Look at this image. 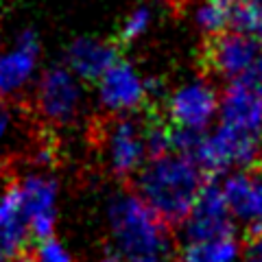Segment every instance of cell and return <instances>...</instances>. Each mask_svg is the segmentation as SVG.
<instances>
[{
    "label": "cell",
    "instance_id": "obj_21",
    "mask_svg": "<svg viewBox=\"0 0 262 262\" xmlns=\"http://www.w3.org/2000/svg\"><path fill=\"white\" fill-rule=\"evenodd\" d=\"M151 20H153V11L149 9V7H144V5L136 7L120 27V42L129 44V42H136L138 37H142L144 33L149 31Z\"/></svg>",
    "mask_w": 262,
    "mask_h": 262
},
{
    "label": "cell",
    "instance_id": "obj_19",
    "mask_svg": "<svg viewBox=\"0 0 262 262\" xmlns=\"http://www.w3.org/2000/svg\"><path fill=\"white\" fill-rule=\"evenodd\" d=\"M232 31L262 42V0H247L232 11Z\"/></svg>",
    "mask_w": 262,
    "mask_h": 262
},
{
    "label": "cell",
    "instance_id": "obj_17",
    "mask_svg": "<svg viewBox=\"0 0 262 262\" xmlns=\"http://www.w3.org/2000/svg\"><path fill=\"white\" fill-rule=\"evenodd\" d=\"M190 15L196 29L210 37H216L221 33H225L227 27H232V11L216 3H210V0H199L192 7Z\"/></svg>",
    "mask_w": 262,
    "mask_h": 262
},
{
    "label": "cell",
    "instance_id": "obj_20",
    "mask_svg": "<svg viewBox=\"0 0 262 262\" xmlns=\"http://www.w3.org/2000/svg\"><path fill=\"white\" fill-rule=\"evenodd\" d=\"M146 149H149V160L173 153V127L162 120L146 122Z\"/></svg>",
    "mask_w": 262,
    "mask_h": 262
},
{
    "label": "cell",
    "instance_id": "obj_16",
    "mask_svg": "<svg viewBox=\"0 0 262 262\" xmlns=\"http://www.w3.org/2000/svg\"><path fill=\"white\" fill-rule=\"evenodd\" d=\"M243 253L245 251L236 236H225V238L184 243L179 262H238Z\"/></svg>",
    "mask_w": 262,
    "mask_h": 262
},
{
    "label": "cell",
    "instance_id": "obj_8",
    "mask_svg": "<svg viewBox=\"0 0 262 262\" xmlns=\"http://www.w3.org/2000/svg\"><path fill=\"white\" fill-rule=\"evenodd\" d=\"M234 223L236 221L232 216V212H229L225 192H223V184L214 182V179H208V184L203 186L190 216L182 223L184 243L236 236Z\"/></svg>",
    "mask_w": 262,
    "mask_h": 262
},
{
    "label": "cell",
    "instance_id": "obj_15",
    "mask_svg": "<svg viewBox=\"0 0 262 262\" xmlns=\"http://www.w3.org/2000/svg\"><path fill=\"white\" fill-rule=\"evenodd\" d=\"M29 238L33 236L22 206L20 186L11 184L0 190V249L18 256L29 245Z\"/></svg>",
    "mask_w": 262,
    "mask_h": 262
},
{
    "label": "cell",
    "instance_id": "obj_1",
    "mask_svg": "<svg viewBox=\"0 0 262 262\" xmlns=\"http://www.w3.org/2000/svg\"><path fill=\"white\" fill-rule=\"evenodd\" d=\"M208 184L206 173L194 160L168 153L149 160L138 173V196L166 223H179L190 216L196 199Z\"/></svg>",
    "mask_w": 262,
    "mask_h": 262
},
{
    "label": "cell",
    "instance_id": "obj_10",
    "mask_svg": "<svg viewBox=\"0 0 262 262\" xmlns=\"http://www.w3.org/2000/svg\"><path fill=\"white\" fill-rule=\"evenodd\" d=\"M219 120L223 127L262 140V81L245 79L227 83L221 94Z\"/></svg>",
    "mask_w": 262,
    "mask_h": 262
},
{
    "label": "cell",
    "instance_id": "obj_25",
    "mask_svg": "<svg viewBox=\"0 0 262 262\" xmlns=\"http://www.w3.org/2000/svg\"><path fill=\"white\" fill-rule=\"evenodd\" d=\"M96 262H122V258L118 256V253H105V256L98 258Z\"/></svg>",
    "mask_w": 262,
    "mask_h": 262
},
{
    "label": "cell",
    "instance_id": "obj_14",
    "mask_svg": "<svg viewBox=\"0 0 262 262\" xmlns=\"http://www.w3.org/2000/svg\"><path fill=\"white\" fill-rule=\"evenodd\" d=\"M118 59L114 44L96 37H81L68 48L66 66L81 81H98Z\"/></svg>",
    "mask_w": 262,
    "mask_h": 262
},
{
    "label": "cell",
    "instance_id": "obj_4",
    "mask_svg": "<svg viewBox=\"0 0 262 262\" xmlns=\"http://www.w3.org/2000/svg\"><path fill=\"white\" fill-rule=\"evenodd\" d=\"M206 66L227 83L245 79L262 81V42L236 31L212 37L206 46Z\"/></svg>",
    "mask_w": 262,
    "mask_h": 262
},
{
    "label": "cell",
    "instance_id": "obj_24",
    "mask_svg": "<svg viewBox=\"0 0 262 262\" xmlns=\"http://www.w3.org/2000/svg\"><path fill=\"white\" fill-rule=\"evenodd\" d=\"M210 3H216V5H221V7H225V9H229V11H234L236 7H241V5H245L247 0H210Z\"/></svg>",
    "mask_w": 262,
    "mask_h": 262
},
{
    "label": "cell",
    "instance_id": "obj_13",
    "mask_svg": "<svg viewBox=\"0 0 262 262\" xmlns=\"http://www.w3.org/2000/svg\"><path fill=\"white\" fill-rule=\"evenodd\" d=\"M39 44L31 31H24L15 42L0 51V98L22 92L37 75Z\"/></svg>",
    "mask_w": 262,
    "mask_h": 262
},
{
    "label": "cell",
    "instance_id": "obj_22",
    "mask_svg": "<svg viewBox=\"0 0 262 262\" xmlns=\"http://www.w3.org/2000/svg\"><path fill=\"white\" fill-rule=\"evenodd\" d=\"M31 262H75V260H72L70 251L57 238H46L35 243Z\"/></svg>",
    "mask_w": 262,
    "mask_h": 262
},
{
    "label": "cell",
    "instance_id": "obj_12",
    "mask_svg": "<svg viewBox=\"0 0 262 262\" xmlns=\"http://www.w3.org/2000/svg\"><path fill=\"white\" fill-rule=\"evenodd\" d=\"M223 192L236 223H243L251 236L262 234V173H229L223 179Z\"/></svg>",
    "mask_w": 262,
    "mask_h": 262
},
{
    "label": "cell",
    "instance_id": "obj_18",
    "mask_svg": "<svg viewBox=\"0 0 262 262\" xmlns=\"http://www.w3.org/2000/svg\"><path fill=\"white\" fill-rule=\"evenodd\" d=\"M22 140V120L18 110L9 103V98H0V155H7L18 149Z\"/></svg>",
    "mask_w": 262,
    "mask_h": 262
},
{
    "label": "cell",
    "instance_id": "obj_7",
    "mask_svg": "<svg viewBox=\"0 0 262 262\" xmlns=\"http://www.w3.org/2000/svg\"><path fill=\"white\" fill-rule=\"evenodd\" d=\"M103 155L114 175L129 177L140 173L149 162L146 125L131 116H116L103 131Z\"/></svg>",
    "mask_w": 262,
    "mask_h": 262
},
{
    "label": "cell",
    "instance_id": "obj_11",
    "mask_svg": "<svg viewBox=\"0 0 262 262\" xmlns=\"http://www.w3.org/2000/svg\"><path fill=\"white\" fill-rule=\"evenodd\" d=\"M22 194V206L27 212L31 236L37 241L53 238L59 206V188L53 177L44 173H31L18 184Z\"/></svg>",
    "mask_w": 262,
    "mask_h": 262
},
{
    "label": "cell",
    "instance_id": "obj_2",
    "mask_svg": "<svg viewBox=\"0 0 262 262\" xmlns=\"http://www.w3.org/2000/svg\"><path fill=\"white\" fill-rule=\"evenodd\" d=\"M110 229L122 262H170L173 243L162 221L138 192H120L107 208Z\"/></svg>",
    "mask_w": 262,
    "mask_h": 262
},
{
    "label": "cell",
    "instance_id": "obj_23",
    "mask_svg": "<svg viewBox=\"0 0 262 262\" xmlns=\"http://www.w3.org/2000/svg\"><path fill=\"white\" fill-rule=\"evenodd\" d=\"M243 256H245V262H262V234L251 236Z\"/></svg>",
    "mask_w": 262,
    "mask_h": 262
},
{
    "label": "cell",
    "instance_id": "obj_26",
    "mask_svg": "<svg viewBox=\"0 0 262 262\" xmlns=\"http://www.w3.org/2000/svg\"><path fill=\"white\" fill-rule=\"evenodd\" d=\"M0 262H15V256H11V253L0 249Z\"/></svg>",
    "mask_w": 262,
    "mask_h": 262
},
{
    "label": "cell",
    "instance_id": "obj_6",
    "mask_svg": "<svg viewBox=\"0 0 262 262\" xmlns=\"http://www.w3.org/2000/svg\"><path fill=\"white\" fill-rule=\"evenodd\" d=\"M221 94L206 79L186 81L166 98V116L173 129L208 131L212 120L219 118Z\"/></svg>",
    "mask_w": 262,
    "mask_h": 262
},
{
    "label": "cell",
    "instance_id": "obj_3",
    "mask_svg": "<svg viewBox=\"0 0 262 262\" xmlns=\"http://www.w3.org/2000/svg\"><path fill=\"white\" fill-rule=\"evenodd\" d=\"M206 175L236 173L262 160V140L219 125L201 136L192 158Z\"/></svg>",
    "mask_w": 262,
    "mask_h": 262
},
{
    "label": "cell",
    "instance_id": "obj_5",
    "mask_svg": "<svg viewBox=\"0 0 262 262\" xmlns=\"http://www.w3.org/2000/svg\"><path fill=\"white\" fill-rule=\"evenodd\" d=\"M83 81L72 75L68 66L48 68L35 85V107L46 122L68 125L83 110Z\"/></svg>",
    "mask_w": 262,
    "mask_h": 262
},
{
    "label": "cell",
    "instance_id": "obj_9",
    "mask_svg": "<svg viewBox=\"0 0 262 262\" xmlns=\"http://www.w3.org/2000/svg\"><path fill=\"white\" fill-rule=\"evenodd\" d=\"M96 98L103 110L114 116H129L149 98V81L134 66L118 59L96 81Z\"/></svg>",
    "mask_w": 262,
    "mask_h": 262
}]
</instances>
